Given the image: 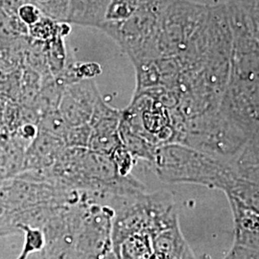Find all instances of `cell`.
Segmentation results:
<instances>
[{"mask_svg": "<svg viewBox=\"0 0 259 259\" xmlns=\"http://www.w3.org/2000/svg\"><path fill=\"white\" fill-rule=\"evenodd\" d=\"M101 259H116V257H115V255H114L113 252H111V253H109L108 255H106L105 257H103V258Z\"/></svg>", "mask_w": 259, "mask_h": 259, "instance_id": "15", "label": "cell"}, {"mask_svg": "<svg viewBox=\"0 0 259 259\" xmlns=\"http://www.w3.org/2000/svg\"><path fill=\"white\" fill-rule=\"evenodd\" d=\"M16 16L27 27L36 24L44 17L40 10L30 2L22 4L18 10Z\"/></svg>", "mask_w": 259, "mask_h": 259, "instance_id": "13", "label": "cell"}, {"mask_svg": "<svg viewBox=\"0 0 259 259\" xmlns=\"http://www.w3.org/2000/svg\"><path fill=\"white\" fill-rule=\"evenodd\" d=\"M110 0H69L65 22L99 28Z\"/></svg>", "mask_w": 259, "mask_h": 259, "instance_id": "6", "label": "cell"}, {"mask_svg": "<svg viewBox=\"0 0 259 259\" xmlns=\"http://www.w3.org/2000/svg\"><path fill=\"white\" fill-rule=\"evenodd\" d=\"M65 148L63 139L38 131L25 151L21 172H46L55 164Z\"/></svg>", "mask_w": 259, "mask_h": 259, "instance_id": "5", "label": "cell"}, {"mask_svg": "<svg viewBox=\"0 0 259 259\" xmlns=\"http://www.w3.org/2000/svg\"><path fill=\"white\" fill-rule=\"evenodd\" d=\"M37 129L65 141L69 127L62 117L61 113L56 110L47 112L39 117Z\"/></svg>", "mask_w": 259, "mask_h": 259, "instance_id": "9", "label": "cell"}, {"mask_svg": "<svg viewBox=\"0 0 259 259\" xmlns=\"http://www.w3.org/2000/svg\"><path fill=\"white\" fill-rule=\"evenodd\" d=\"M174 204L158 213L149 227L148 259H196L181 231Z\"/></svg>", "mask_w": 259, "mask_h": 259, "instance_id": "2", "label": "cell"}, {"mask_svg": "<svg viewBox=\"0 0 259 259\" xmlns=\"http://www.w3.org/2000/svg\"><path fill=\"white\" fill-rule=\"evenodd\" d=\"M37 6L44 16L58 22H65L69 0H28Z\"/></svg>", "mask_w": 259, "mask_h": 259, "instance_id": "10", "label": "cell"}, {"mask_svg": "<svg viewBox=\"0 0 259 259\" xmlns=\"http://www.w3.org/2000/svg\"><path fill=\"white\" fill-rule=\"evenodd\" d=\"M91 131L90 124L69 128L65 139L66 148H88Z\"/></svg>", "mask_w": 259, "mask_h": 259, "instance_id": "12", "label": "cell"}, {"mask_svg": "<svg viewBox=\"0 0 259 259\" xmlns=\"http://www.w3.org/2000/svg\"><path fill=\"white\" fill-rule=\"evenodd\" d=\"M1 47H1V46H0V48H1Z\"/></svg>", "mask_w": 259, "mask_h": 259, "instance_id": "16", "label": "cell"}, {"mask_svg": "<svg viewBox=\"0 0 259 259\" xmlns=\"http://www.w3.org/2000/svg\"><path fill=\"white\" fill-rule=\"evenodd\" d=\"M139 4L140 0H110L103 23H115L127 20L139 9Z\"/></svg>", "mask_w": 259, "mask_h": 259, "instance_id": "8", "label": "cell"}, {"mask_svg": "<svg viewBox=\"0 0 259 259\" xmlns=\"http://www.w3.org/2000/svg\"><path fill=\"white\" fill-rule=\"evenodd\" d=\"M258 146L249 144L232 157L213 156L181 144L157 149L151 166L159 179L173 184H196L238 198L259 185Z\"/></svg>", "mask_w": 259, "mask_h": 259, "instance_id": "1", "label": "cell"}, {"mask_svg": "<svg viewBox=\"0 0 259 259\" xmlns=\"http://www.w3.org/2000/svg\"><path fill=\"white\" fill-rule=\"evenodd\" d=\"M26 2L29 1L28 0H0V9L3 10L11 16L17 17L16 15L19 7Z\"/></svg>", "mask_w": 259, "mask_h": 259, "instance_id": "14", "label": "cell"}, {"mask_svg": "<svg viewBox=\"0 0 259 259\" xmlns=\"http://www.w3.org/2000/svg\"><path fill=\"white\" fill-rule=\"evenodd\" d=\"M100 97L93 79L81 80L65 87L58 111L69 128L85 125L90 123Z\"/></svg>", "mask_w": 259, "mask_h": 259, "instance_id": "3", "label": "cell"}, {"mask_svg": "<svg viewBox=\"0 0 259 259\" xmlns=\"http://www.w3.org/2000/svg\"><path fill=\"white\" fill-rule=\"evenodd\" d=\"M28 37V27L17 17L0 9V46L6 47L20 38Z\"/></svg>", "mask_w": 259, "mask_h": 259, "instance_id": "7", "label": "cell"}, {"mask_svg": "<svg viewBox=\"0 0 259 259\" xmlns=\"http://www.w3.org/2000/svg\"><path fill=\"white\" fill-rule=\"evenodd\" d=\"M120 118L121 111L111 108L100 97L94 106L89 123L92 131L88 149L110 157L122 144L118 134Z\"/></svg>", "mask_w": 259, "mask_h": 259, "instance_id": "4", "label": "cell"}, {"mask_svg": "<svg viewBox=\"0 0 259 259\" xmlns=\"http://www.w3.org/2000/svg\"><path fill=\"white\" fill-rule=\"evenodd\" d=\"M111 160L120 177H128L136 163V160L127 149L121 144L111 154Z\"/></svg>", "mask_w": 259, "mask_h": 259, "instance_id": "11", "label": "cell"}]
</instances>
